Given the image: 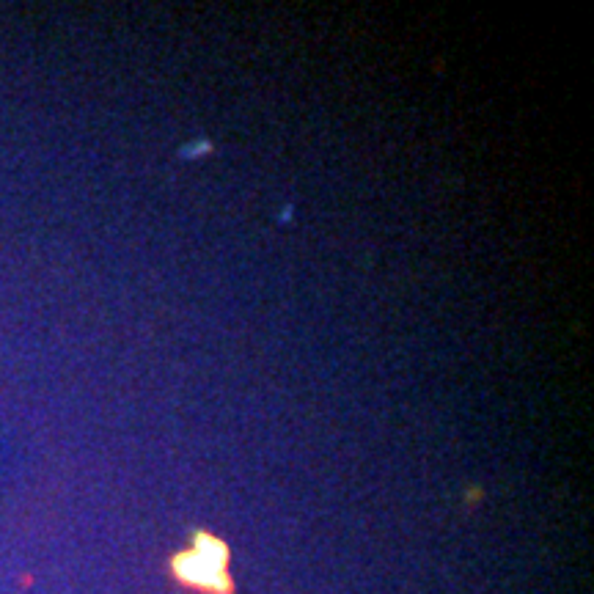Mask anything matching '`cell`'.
Wrapping results in <instances>:
<instances>
[{
    "mask_svg": "<svg viewBox=\"0 0 594 594\" xmlns=\"http://www.w3.org/2000/svg\"><path fill=\"white\" fill-rule=\"evenodd\" d=\"M171 570L185 586L201 589L204 594H231V578L226 575V567L204 559L196 550L174 556Z\"/></svg>",
    "mask_w": 594,
    "mask_h": 594,
    "instance_id": "6da1fadb",
    "label": "cell"
}]
</instances>
